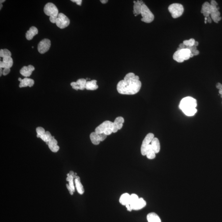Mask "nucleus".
Returning a JSON list of instances; mask_svg holds the SVG:
<instances>
[{
    "mask_svg": "<svg viewBox=\"0 0 222 222\" xmlns=\"http://www.w3.org/2000/svg\"><path fill=\"white\" fill-rule=\"evenodd\" d=\"M10 68H4V70H3V75L4 76L7 75V74L10 73Z\"/></svg>",
    "mask_w": 222,
    "mask_h": 222,
    "instance_id": "nucleus-36",
    "label": "nucleus"
},
{
    "mask_svg": "<svg viewBox=\"0 0 222 222\" xmlns=\"http://www.w3.org/2000/svg\"><path fill=\"white\" fill-rule=\"evenodd\" d=\"M211 6L208 2H206L203 4L202 6L201 13L203 14L204 12H206L210 15L211 12Z\"/></svg>",
    "mask_w": 222,
    "mask_h": 222,
    "instance_id": "nucleus-27",
    "label": "nucleus"
},
{
    "mask_svg": "<svg viewBox=\"0 0 222 222\" xmlns=\"http://www.w3.org/2000/svg\"><path fill=\"white\" fill-rule=\"evenodd\" d=\"M125 206H126V208H127V210H128V211H131L132 210V209H131V207H130V204H127Z\"/></svg>",
    "mask_w": 222,
    "mask_h": 222,
    "instance_id": "nucleus-41",
    "label": "nucleus"
},
{
    "mask_svg": "<svg viewBox=\"0 0 222 222\" xmlns=\"http://www.w3.org/2000/svg\"><path fill=\"white\" fill-rule=\"evenodd\" d=\"M197 106V100L196 99L192 97H187L181 100L179 107L183 112L191 109L196 108Z\"/></svg>",
    "mask_w": 222,
    "mask_h": 222,
    "instance_id": "nucleus-4",
    "label": "nucleus"
},
{
    "mask_svg": "<svg viewBox=\"0 0 222 222\" xmlns=\"http://www.w3.org/2000/svg\"><path fill=\"white\" fill-rule=\"evenodd\" d=\"M50 47V40L48 39H43L38 44V51L40 54H44L49 49Z\"/></svg>",
    "mask_w": 222,
    "mask_h": 222,
    "instance_id": "nucleus-11",
    "label": "nucleus"
},
{
    "mask_svg": "<svg viewBox=\"0 0 222 222\" xmlns=\"http://www.w3.org/2000/svg\"><path fill=\"white\" fill-rule=\"evenodd\" d=\"M38 33L37 28L35 26H32L26 34V38L28 40H32L33 38Z\"/></svg>",
    "mask_w": 222,
    "mask_h": 222,
    "instance_id": "nucleus-20",
    "label": "nucleus"
},
{
    "mask_svg": "<svg viewBox=\"0 0 222 222\" xmlns=\"http://www.w3.org/2000/svg\"><path fill=\"white\" fill-rule=\"evenodd\" d=\"M141 14L143 17L141 21L143 22L150 23L154 20V15L145 4H143L142 6Z\"/></svg>",
    "mask_w": 222,
    "mask_h": 222,
    "instance_id": "nucleus-6",
    "label": "nucleus"
},
{
    "mask_svg": "<svg viewBox=\"0 0 222 222\" xmlns=\"http://www.w3.org/2000/svg\"><path fill=\"white\" fill-rule=\"evenodd\" d=\"M74 183H75V187L78 193L79 194L82 195L85 192V189L81 182L80 178L79 176H77L74 179Z\"/></svg>",
    "mask_w": 222,
    "mask_h": 222,
    "instance_id": "nucleus-21",
    "label": "nucleus"
},
{
    "mask_svg": "<svg viewBox=\"0 0 222 222\" xmlns=\"http://www.w3.org/2000/svg\"><path fill=\"white\" fill-rule=\"evenodd\" d=\"M124 122V119H123V117H117L116 119H115V121L113 122L114 123V125H119V124H121L122 123L123 124ZM118 127V126H117Z\"/></svg>",
    "mask_w": 222,
    "mask_h": 222,
    "instance_id": "nucleus-34",
    "label": "nucleus"
},
{
    "mask_svg": "<svg viewBox=\"0 0 222 222\" xmlns=\"http://www.w3.org/2000/svg\"><path fill=\"white\" fill-rule=\"evenodd\" d=\"M207 21H204V23H205V24L207 23Z\"/></svg>",
    "mask_w": 222,
    "mask_h": 222,
    "instance_id": "nucleus-51",
    "label": "nucleus"
},
{
    "mask_svg": "<svg viewBox=\"0 0 222 222\" xmlns=\"http://www.w3.org/2000/svg\"><path fill=\"white\" fill-rule=\"evenodd\" d=\"M35 70V67L32 65H29L28 66H24L20 69V73L25 77H29L32 74V72Z\"/></svg>",
    "mask_w": 222,
    "mask_h": 222,
    "instance_id": "nucleus-15",
    "label": "nucleus"
},
{
    "mask_svg": "<svg viewBox=\"0 0 222 222\" xmlns=\"http://www.w3.org/2000/svg\"><path fill=\"white\" fill-rule=\"evenodd\" d=\"M190 51L187 49L177 50L173 55V59L178 63H182L190 58Z\"/></svg>",
    "mask_w": 222,
    "mask_h": 222,
    "instance_id": "nucleus-5",
    "label": "nucleus"
},
{
    "mask_svg": "<svg viewBox=\"0 0 222 222\" xmlns=\"http://www.w3.org/2000/svg\"><path fill=\"white\" fill-rule=\"evenodd\" d=\"M216 87L218 89H219V90L222 89V85L220 83H218L217 84Z\"/></svg>",
    "mask_w": 222,
    "mask_h": 222,
    "instance_id": "nucleus-40",
    "label": "nucleus"
},
{
    "mask_svg": "<svg viewBox=\"0 0 222 222\" xmlns=\"http://www.w3.org/2000/svg\"><path fill=\"white\" fill-rule=\"evenodd\" d=\"M192 53L194 56H197L199 54V53H200V52H199L198 50L197 49L194 52H193Z\"/></svg>",
    "mask_w": 222,
    "mask_h": 222,
    "instance_id": "nucleus-42",
    "label": "nucleus"
},
{
    "mask_svg": "<svg viewBox=\"0 0 222 222\" xmlns=\"http://www.w3.org/2000/svg\"><path fill=\"white\" fill-rule=\"evenodd\" d=\"M146 155L147 158L149 159H153L155 158V153L153 151V149H152L151 144L149 145V147L147 149Z\"/></svg>",
    "mask_w": 222,
    "mask_h": 222,
    "instance_id": "nucleus-28",
    "label": "nucleus"
},
{
    "mask_svg": "<svg viewBox=\"0 0 222 222\" xmlns=\"http://www.w3.org/2000/svg\"><path fill=\"white\" fill-rule=\"evenodd\" d=\"M211 6V12L210 15L215 22L218 23L221 20V13L219 11V8L217 7L218 6Z\"/></svg>",
    "mask_w": 222,
    "mask_h": 222,
    "instance_id": "nucleus-12",
    "label": "nucleus"
},
{
    "mask_svg": "<svg viewBox=\"0 0 222 222\" xmlns=\"http://www.w3.org/2000/svg\"><path fill=\"white\" fill-rule=\"evenodd\" d=\"M123 124H122V123H121V124H119V125H117V126H118V129H121V128H122V127H123Z\"/></svg>",
    "mask_w": 222,
    "mask_h": 222,
    "instance_id": "nucleus-43",
    "label": "nucleus"
},
{
    "mask_svg": "<svg viewBox=\"0 0 222 222\" xmlns=\"http://www.w3.org/2000/svg\"><path fill=\"white\" fill-rule=\"evenodd\" d=\"M13 62L11 57L3 58V61L0 62V68H10L13 65Z\"/></svg>",
    "mask_w": 222,
    "mask_h": 222,
    "instance_id": "nucleus-17",
    "label": "nucleus"
},
{
    "mask_svg": "<svg viewBox=\"0 0 222 222\" xmlns=\"http://www.w3.org/2000/svg\"><path fill=\"white\" fill-rule=\"evenodd\" d=\"M207 22L209 23H211V18H210V16L207 17Z\"/></svg>",
    "mask_w": 222,
    "mask_h": 222,
    "instance_id": "nucleus-44",
    "label": "nucleus"
},
{
    "mask_svg": "<svg viewBox=\"0 0 222 222\" xmlns=\"http://www.w3.org/2000/svg\"><path fill=\"white\" fill-rule=\"evenodd\" d=\"M5 1V0H1V1H0V3H1V4L2 3H4V2Z\"/></svg>",
    "mask_w": 222,
    "mask_h": 222,
    "instance_id": "nucleus-48",
    "label": "nucleus"
},
{
    "mask_svg": "<svg viewBox=\"0 0 222 222\" xmlns=\"http://www.w3.org/2000/svg\"><path fill=\"white\" fill-rule=\"evenodd\" d=\"M168 10L173 18H177L182 15L184 11L183 6L179 4H173L169 6Z\"/></svg>",
    "mask_w": 222,
    "mask_h": 222,
    "instance_id": "nucleus-7",
    "label": "nucleus"
},
{
    "mask_svg": "<svg viewBox=\"0 0 222 222\" xmlns=\"http://www.w3.org/2000/svg\"><path fill=\"white\" fill-rule=\"evenodd\" d=\"M147 219L148 222H161L158 216L153 212L150 213L147 215Z\"/></svg>",
    "mask_w": 222,
    "mask_h": 222,
    "instance_id": "nucleus-26",
    "label": "nucleus"
},
{
    "mask_svg": "<svg viewBox=\"0 0 222 222\" xmlns=\"http://www.w3.org/2000/svg\"><path fill=\"white\" fill-rule=\"evenodd\" d=\"M210 4L212 5V6H218L217 3L215 1H214V0L211 1Z\"/></svg>",
    "mask_w": 222,
    "mask_h": 222,
    "instance_id": "nucleus-39",
    "label": "nucleus"
},
{
    "mask_svg": "<svg viewBox=\"0 0 222 222\" xmlns=\"http://www.w3.org/2000/svg\"><path fill=\"white\" fill-rule=\"evenodd\" d=\"M77 176V173H74L72 171H70L69 173L67 174L66 180L68 181V183L66 184V187L71 195H73L74 192L75 191V187L74 185V179Z\"/></svg>",
    "mask_w": 222,
    "mask_h": 222,
    "instance_id": "nucleus-8",
    "label": "nucleus"
},
{
    "mask_svg": "<svg viewBox=\"0 0 222 222\" xmlns=\"http://www.w3.org/2000/svg\"><path fill=\"white\" fill-rule=\"evenodd\" d=\"M0 76H1L2 74H3V70H2V68H0Z\"/></svg>",
    "mask_w": 222,
    "mask_h": 222,
    "instance_id": "nucleus-47",
    "label": "nucleus"
},
{
    "mask_svg": "<svg viewBox=\"0 0 222 222\" xmlns=\"http://www.w3.org/2000/svg\"><path fill=\"white\" fill-rule=\"evenodd\" d=\"M183 113L188 116H192L195 115L197 112V110L196 108L186 110L183 111Z\"/></svg>",
    "mask_w": 222,
    "mask_h": 222,
    "instance_id": "nucleus-31",
    "label": "nucleus"
},
{
    "mask_svg": "<svg viewBox=\"0 0 222 222\" xmlns=\"http://www.w3.org/2000/svg\"><path fill=\"white\" fill-rule=\"evenodd\" d=\"M139 198L138 196L137 195L135 194H132L130 195V204L134 203V202L136 201L137 200H138Z\"/></svg>",
    "mask_w": 222,
    "mask_h": 222,
    "instance_id": "nucleus-35",
    "label": "nucleus"
},
{
    "mask_svg": "<svg viewBox=\"0 0 222 222\" xmlns=\"http://www.w3.org/2000/svg\"><path fill=\"white\" fill-rule=\"evenodd\" d=\"M12 54L8 49H1L0 50V57L3 58L11 57Z\"/></svg>",
    "mask_w": 222,
    "mask_h": 222,
    "instance_id": "nucleus-30",
    "label": "nucleus"
},
{
    "mask_svg": "<svg viewBox=\"0 0 222 222\" xmlns=\"http://www.w3.org/2000/svg\"><path fill=\"white\" fill-rule=\"evenodd\" d=\"M133 14L135 16H137L138 14H141V10H142V6L144 4L143 1H134L133 2Z\"/></svg>",
    "mask_w": 222,
    "mask_h": 222,
    "instance_id": "nucleus-19",
    "label": "nucleus"
},
{
    "mask_svg": "<svg viewBox=\"0 0 222 222\" xmlns=\"http://www.w3.org/2000/svg\"><path fill=\"white\" fill-rule=\"evenodd\" d=\"M152 149L155 153H159L160 151V143L157 138L154 137L152 140L151 144Z\"/></svg>",
    "mask_w": 222,
    "mask_h": 222,
    "instance_id": "nucleus-23",
    "label": "nucleus"
},
{
    "mask_svg": "<svg viewBox=\"0 0 222 222\" xmlns=\"http://www.w3.org/2000/svg\"><path fill=\"white\" fill-rule=\"evenodd\" d=\"M130 195L127 193L123 194L121 195L119 199V202L122 205L126 206L127 204H130Z\"/></svg>",
    "mask_w": 222,
    "mask_h": 222,
    "instance_id": "nucleus-24",
    "label": "nucleus"
},
{
    "mask_svg": "<svg viewBox=\"0 0 222 222\" xmlns=\"http://www.w3.org/2000/svg\"><path fill=\"white\" fill-rule=\"evenodd\" d=\"M146 204L147 203L146 201L143 198H140L134 203L130 204V205L132 210H139L145 207Z\"/></svg>",
    "mask_w": 222,
    "mask_h": 222,
    "instance_id": "nucleus-14",
    "label": "nucleus"
},
{
    "mask_svg": "<svg viewBox=\"0 0 222 222\" xmlns=\"http://www.w3.org/2000/svg\"><path fill=\"white\" fill-rule=\"evenodd\" d=\"M52 137L49 132L46 131L44 135H41L39 138L42 139V140L46 143V144H47L51 140Z\"/></svg>",
    "mask_w": 222,
    "mask_h": 222,
    "instance_id": "nucleus-29",
    "label": "nucleus"
},
{
    "mask_svg": "<svg viewBox=\"0 0 222 222\" xmlns=\"http://www.w3.org/2000/svg\"><path fill=\"white\" fill-rule=\"evenodd\" d=\"M71 1L76 3V4L77 5H79V6H81L82 3V0H72Z\"/></svg>",
    "mask_w": 222,
    "mask_h": 222,
    "instance_id": "nucleus-38",
    "label": "nucleus"
},
{
    "mask_svg": "<svg viewBox=\"0 0 222 222\" xmlns=\"http://www.w3.org/2000/svg\"><path fill=\"white\" fill-rule=\"evenodd\" d=\"M44 13L49 16V20L52 23H55L56 20L59 15V10L57 6L52 3L46 4L44 8Z\"/></svg>",
    "mask_w": 222,
    "mask_h": 222,
    "instance_id": "nucleus-2",
    "label": "nucleus"
},
{
    "mask_svg": "<svg viewBox=\"0 0 222 222\" xmlns=\"http://www.w3.org/2000/svg\"><path fill=\"white\" fill-rule=\"evenodd\" d=\"M199 43L198 42H197V41H196L195 42V44L194 46H195L197 47L198 46V45Z\"/></svg>",
    "mask_w": 222,
    "mask_h": 222,
    "instance_id": "nucleus-46",
    "label": "nucleus"
},
{
    "mask_svg": "<svg viewBox=\"0 0 222 222\" xmlns=\"http://www.w3.org/2000/svg\"><path fill=\"white\" fill-rule=\"evenodd\" d=\"M90 140L94 145H98L101 142L100 135L96 132H92L90 135Z\"/></svg>",
    "mask_w": 222,
    "mask_h": 222,
    "instance_id": "nucleus-22",
    "label": "nucleus"
},
{
    "mask_svg": "<svg viewBox=\"0 0 222 222\" xmlns=\"http://www.w3.org/2000/svg\"><path fill=\"white\" fill-rule=\"evenodd\" d=\"M185 44H183V43H181V44H179V47H178V48L177 49V50H179L184 49H185Z\"/></svg>",
    "mask_w": 222,
    "mask_h": 222,
    "instance_id": "nucleus-37",
    "label": "nucleus"
},
{
    "mask_svg": "<svg viewBox=\"0 0 222 222\" xmlns=\"http://www.w3.org/2000/svg\"><path fill=\"white\" fill-rule=\"evenodd\" d=\"M98 86L97 85V81L95 80L87 81L85 88L87 90L94 91L98 89Z\"/></svg>",
    "mask_w": 222,
    "mask_h": 222,
    "instance_id": "nucleus-25",
    "label": "nucleus"
},
{
    "mask_svg": "<svg viewBox=\"0 0 222 222\" xmlns=\"http://www.w3.org/2000/svg\"><path fill=\"white\" fill-rule=\"evenodd\" d=\"M87 82V80L85 79H79L76 82H72L70 84V85L72 87V89L76 90H83L86 88Z\"/></svg>",
    "mask_w": 222,
    "mask_h": 222,
    "instance_id": "nucleus-13",
    "label": "nucleus"
},
{
    "mask_svg": "<svg viewBox=\"0 0 222 222\" xmlns=\"http://www.w3.org/2000/svg\"><path fill=\"white\" fill-rule=\"evenodd\" d=\"M18 80L20 82V83L19 85V87L20 88L25 87H33L34 84V80L27 77L23 79H21V78H19Z\"/></svg>",
    "mask_w": 222,
    "mask_h": 222,
    "instance_id": "nucleus-16",
    "label": "nucleus"
},
{
    "mask_svg": "<svg viewBox=\"0 0 222 222\" xmlns=\"http://www.w3.org/2000/svg\"><path fill=\"white\" fill-rule=\"evenodd\" d=\"M36 132H37V137L38 138L40 137L42 135H44L46 131L45 130L43 127H37L36 129Z\"/></svg>",
    "mask_w": 222,
    "mask_h": 222,
    "instance_id": "nucleus-32",
    "label": "nucleus"
},
{
    "mask_svg": "<svg viewBox=\"0 0 222 222\" xmlns=\"http://www.w3.org/2000/svg\"><path fill=\"white\" fill-rule=\"evenodd\" d=\"M108 1H107V0H101V1H100V2L102 4H106L107 3Z\"/></svg>",
    "mask_w": 222,
    "mask_h": 222,
    "instance_id": "nucleus-45",
    "label": "nucleus"
},
{
    "mask_svg": "<svg viewBox=\"0 0 222 222\" xmlns=\"http://www.w3.org/2000/svg\"><path fill=\"white\" fill-rule=\"evenodd\" d=\"M193 54L192 53H191L190 54V58L193 57Z\"/></svg>",
    "mask_w": 222,
    "mask_h": 222,
    "instance_id": "nucleus-49",
    "label": "nucleus"
},
{
    "mask_svg": "<svg viewBox=\"0 0 222 222\" xmlns=\"http://www.w3.org/2000/svg\"><path fill=\"white\" fill-rule=\"evenodd\" d=\"M142 83L138 76L132 72L127 73L124 79L120 81L117 85L118 93L123 95H134L140 91Z\"/></svg>",
    "mask_w": 222,
    "mask_h": 222,
    "instance_id": "nucleus-1",
    "label": "nucleus"
},
{
    "mask_svg": "<svg viewBox=\"0 0 222 222\" xmlns=\"http://www.w3.org/2000/svg\"><path fill=\"white\" fill-rule=\"evenodd\" d=\"M70 20L66 15L62 13H59L55 23L58 27L64 29L68 26Z\"/></svg>",
    "mask_w": 222,
    "mask_h": 222,
    "instance_id": "nucleus-9",
    "label": "nucleus"
},
{
    "mask_svg": "<svg viewBox=\"0 0 222 222\" xmlns=\"http://www.w3.org/2000/svg\"><path fill=\"white\" fill-rule=\"evenodd\" d=\"M47 145H48L51 151L54 153L58 152L59 149V147L58 145L57 141L54 137H52L51 140Z\"/></svg>",
    "mask_w": 222,
    "mask_h": 222,
    "instance_id": "nucleus-18",
    "label": "nucleus"
},
{
    "mask_svg": "<svg viewBox=\"0 0 222 222\" xmlns=\"http://www.w3.org/2000/svg\"><path fill=\"white\" fill-rule=\"evenodd\" d=\"M154 138V135L152 133L148 134L145 137V139L143 140L142 146H141V152L142 155H146L147 149Z\"/></svg>",
    "mask_w": 222,
    "mask_h": 222,
    "instance_id": "nucleus-10",
    "label": "nucleus"
},
{
    "mask_svg": "<svg viewBox=\"0 0 222 222\" xmlns=\"http://www.w3.org/2000/svg\"><path fill=\"white\" fill-rule=\"evenodd\" d=\"M114 123L109 121H106L97 126L95 129V132L97 134L105 133L109 135L112 133Z\"/></svg>",
    "mask_w": 222,
    "mask_h": 222,
    "instance_id": "nucleus-3",
    "label": "nucleus"
},
{
    "mask_svg": "<svg viewBox=\"0 0 222 222\" xmlns=\"http://www.w3.org/2000/svg\"><path fill=\"white\" fill-rule=\"evenodd\" d=\"M196 42L194 39L191 38L189 40H185L183 41V43L187 47H192L194 46L195 42Z\"/></svg>",
    "mask_w": 222,
    "mask_h": 222,
    "instance_id": "nucleus-33",
    "label": "nucleus"
},
{
    "mask_svg": "<svg viewBox=\"0 0 222 222\" xmlns=\"http://www.w3.org/2000/svg\"><path fill=\"white\" fill-rule=\"evenodd\" d=\"M2 7H3V5H2V4H1V7H0V9H1H1Z\"/></svg>",
    "mask_w": 222,
    "mask_h": 222,
    "instance_id": "nucleus-50",
    "label": "nucleus"
}]
</instances>
